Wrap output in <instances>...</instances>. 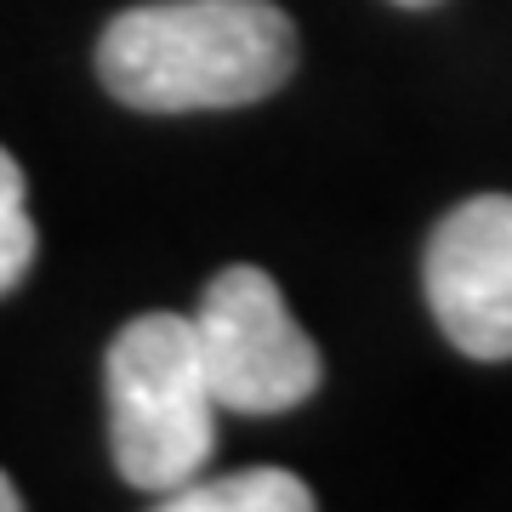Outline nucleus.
<instances>
[{
	"label": "nucleus",
	"instance_id": "nucleus-3",
	"mask_svg": "<svg viewBox=\"0 0 512 512\" xmlns=\"http://www.w3.org/2000/svg\"><path fill=\"white\" fill-rule=\"evenodd\" d=\"M194 336H200L217 404L239 416H279L313 399V387L325 376L313 336L285 308V291L251 262L222 268L205 285Z\"/></svg>",
	"mask_w": 512,
	"mask_h": 512
},
{
	"label": "nucleus",
	"instance_id": "nucleus-5",
	"mask_svg": "<svg viewBox=\"0 0 512 512\" xmlns=\"http://www.w3.org/2000/svg\"><path fill=\"white\" fill-rule=\"evenodd\" d=\"M165 512H308L313 490L296 473L279 467H251V473H228L211 484H183V490L160 495Z\"/></svg>",
	"mask_w": 512,
	"mask_h": 512
},
{
	"label": "nucleus",
	"instance_id": "nucleus-1",
	"mask_svg": "<svg viewBox=\"0 0 512 512\" xmlns=\"http://www.w3.org/2000/svg\"><path fill=\"white\" fill-rule=\"evenodd\" d=\"M296 69V23L274 0H154L97 40V74L126 109H245Z\"/></svg>",
	"mask_w": 512,
	"mask_h": 512
},
{
	"label": "nucleus",
	"instance_id": "nucleus-8",
	"mask_svg": "<svg viewBox=\"0 0 512 512\" xmlns=\"http://www.w3.org/2000/svg\"><path fill=\"white\" fill-rule=\"evenodd\" d=\"M393 6H433V0H393Z\"/></svg>",
	"mask_w": 512,
	"mask_h": 512
},
{
	"label": "nucleus",
	"instance_id": "nucleus-7",
	"mask_svg": "<svg viewBox=\"0 0 512 512\" xmlns=\"http://www.w3.org/2000/svg\"><path fill=\"white\" fill-rule=\"evenodd\" d=\"M0 512H18V490H12V478L0 473Z\"/></svg>",
	"mask_w": 512,
	"mask_h": 512
},
{
	"label": "nucleus",
	"instance_id": "nucleus-4",
	"mask_svg": "<svg viewBox=\"0 0 512 512\" xmlns=\"http://www.w3.org/2000/svg\"><path fill=\"white\" fill-rule=\"evenodd\" d=\"M427 308L467 359H512V200L456 205L427 239Z\"/></svg>",
	"mask_w": 512,
	"mask_h": 512
},
{
	"label": "nucleus",
	"instance_id": "nucleus-2",
	"mask_svg": "<svg viewBox=\"0 0 512 512\" xmlns=\"http://www.w3.org/2000/svg\"><path fill=\"white\" fill-rule=\"evenodd\" d=\"M109 444L131 490H183L217 450V393L194 319L143 313L109 342Z\"/></svg>",
	"mask_w": 512,
	"mask_h": 512
},
{
	"label": "nucleus",
	"instance_id": "nucleus-6",
	"mask_svg": "<svg viewBox=\"0 0 512 512\" xmlns=\"http://www.w3.org/2000/svg\"><path fill=\"white\" fill-rule=\"evenodd\" d=\"M29 262H35V222H29V200H23V171L0 148V296L29 274Z\"/></svg>",
	"mask_w": 512,
	"mask_h": 512
}]
</instances>
